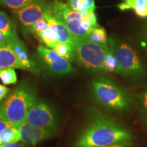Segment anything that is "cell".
I'll return each mask as SVG.
<instances>
[{
    "label": "cell",
    "mask_w": 147,
    "mask_h": 147,
    "mask_svg": "<svg viewBox=\"0 0 147 147\" xmlns=\"http://www.w3.org/2000/svg\"><path fill=\"white\" fill-rule=\"evenodd\" d=\"M117 61L114 55L113 48L110 47L109 51L106 53L104 63V71L113 72L117 71Z\"/></svg>",
    "instance_id": "obj_21"
},
{
    "label": "cell",
    "mask_w": 147,
    "mask_h": 147,
    "mask_svg": "<svg viewBox=\"0 0 147 147\" xmlns=\"http://www.w3.org/2000/svg\"><path fill=\"white\" fill-rule=\"evenodd\" d=\"M20 140L21 139L18 127H10L0 134V141L2 144L17 142Z\"/></svg>",
    "instance_id": "obj_19"
},
{
    "label": "cell",
    "mask_w": 147,
    "mask_h": 147,
    "mask_svg": "<svg viewBox=\"0 0 147 147\" xmlns=\"http://www.w3.org/2000/svg\"><path fill=\"white\" fill-rule=\"evenodd\" d=\"M49 10L47 13L45 14V15L43 17L38 20V21H36L34 25L31 27V28L29 30L31 31V32L33 34L35 35L37 38H39L40 35L48 27V13L51 11Z\"/></svg>",
    "instance_id": "obj_22"
},
{
    "label": "cell",
    "mask_w": 147,
    "mask_h": 147,
    "mask_svg": "<svg viewBox=\"0 0 147 147\" xmlns=\"http://www.w3.org/2000/svg\"><path fill=\"white\" fill-rule=\"evenodd\" d=\"M53 50L69 63L74 60V51L72 46L65 43L58 42L53 48Z\"/></svg>",
    "instance_id": "obj_17"
},
{
    "label": "cell",
    "mask_w": 147,
    "mask_h": 147,
    "mask_svg": "<svg viewBox=\"0 0 147 147\" xmlns=\"http://www.w3.org/2000/svg\"><path fill=\"white\" fill-rule=\"evenodd\" d=\"M18 127L20 139L22 142L25 144L32 145L34 147L41 141L51 138L54 132L51 130L37 127L27 122H25Z\"/></svg>",
    "instance_id": "obj_10"
},
{
    "label": "cell",
    "mask_w": 147,
    "mask_h": 147,
    "mask_svg": "<svg viewBox=\"0 0 147 147\" xmlns=\"http://www.w3.org/2000/svg\"><path fill=\"white\" fill-rule=\"evenodd\" d=\"M50 10V5L45 0H33L26 6L14 12L21 25L29 30L36 21L43 17Z\"/></svg>",
    "instance_id": "obj_8"
},
{
    "label": "cell",
    "mask_w": 147,
    "mask_h": 147,
    "mask_svg": "<svg viewBox=\"0 0 147 147\" xmlns=\"http://www.w3.org/2000/svg\"><path fill=\"white\" fill-rule=\"evenodd\" d=\"M33 0H0V3L14 11L20 10L31 3Z\"/></svg>",
    "instance_id": "obj_24"
},
{
    "label": "cell",
    "mask_w": 147,
    "mask_h": 147,
    "mask_svg": "<svg viewBox=\"0 0 147 147\" xmlns=\"http://www.w3.org/2000/svg\"><path fill=\"white\" fill-rule=\"evenodd\" d=\"M26 122L32 125L54 131L56 129V119L50 106L41 101H35L29 109Z\"/></svg>",
    "instance_id": "obj_7"
},
{
    "label": "cell",
    "mask_w": 147,
    "mask_h": 147,
    "mask_svg": "<svg viewBox=\"0 0 147 147\" xmlns=\"http://www.w3.org/2000/svg\"><path fill=\"white\" fill-rule=\"evenodd\" d=\"M141 106L142 109L144 112L145 114L147 115V90L143 93L141 97Z\"/></svg>",
    "instance_id": "obj_26"
},
{
    "label": "cell",
    "mask_w": 147,
    "mask_h": 147,
    "mask_svg": "<svg viewBox=\"0 0 147 147\" xmlns=\"http://www.w3.org/2000/svg\"><path fill=\"white\" fill-rule=\"evenodd\" d=\"M1 144H1V141H0V146H1Z\"/></svg>",
    "instance_id": "obj_30"
},
{
    "label": "cell",
    "mask_w": 147,
    "mask_h": 147,
    "mask_svg": "<svg viewBox=\"0 0 147 147\" xmlns=\"http://www.w3.org/2000/svg\"><path fill=\"white\" fill-rule=\"evenodd\" d=\"M7 45H8L11 49L13 50L15 55L17 57L21 65L23 66L24 69H29L31 70L32 69L33 63L29 57L28 53L24 44L20 40L18 37L14 38L9 42Z\"/></svg>",
    "instance_id": "obj_12"
},
{
    "label": "cell",
    "mask_w": 147,
    "mask_h": 147,
    "mask_svg": "<svg viewBox=\"0 0 147 147\" xmlns=\"http://www.w3.org/2000/svg\"><path fill=\"white\" fill-rule=\"evenodd\" d=\"M117 6L121 11L133 10L140 17H147V0H123Z\"/></svg>",
    "instance_id": "obj_13"
},
{
    "label": "cell",
    "mask_w": 147,
    "mask_h": 147,
    "mask_svg": "<svg viewBox=\"0 0 147 147\" xmlns=\"http://www.w3.org/2000/svg\"><path fill=\"white\" fill-rule=\"evenodd\" d=\"M0 147H1V146H0Z\"/></svg>",
    "instance_id": "obj_31"
},
{
    "label": "cell",
    "mask_w": 147,
    "mask_h": 147,
    "mask_svg": "<svg viewBox=\"0 0 147 147\" xmlns=\"http://www.w3.org/2000/svg\"><path fill=\"white\" fill-rule=\"evenodd\" d=\"M55 17L63 23L74 39H86L88 34L81 26L82 14L71 10L67 4L55 1L51 8Z\"/></svg>",
    "instance_id": "obj_5"
},
{
    "label": "cell",
    "mask_w": 147,
    "mask_h": 147,
    "mask_svg": "<svg viewBox=\"0 0 147 147\" xmlns=\"http://www.w3.org/2000/svg\"><path fill=\"white\" fill-rule=\"evenodd\" d=\"M0 32H4L10 36H17L16 27L7 14L0 11Z\"/></svg>",
    "instance_id": "obj_16"
},
{
    "label": "cell",
    "mask_w": 147,
    "mask_h": 147,
    "mask_svg": "<svg viewBox=\"0 0 147 147\" xmlns=\"http://www.w3.org/2000/svg\"><path fill=\"white\" fill-rule=\"evenodd\" d=\"M18 68L24 69L15 53L8 45H0V69Z\"/></svg>",
    "instance_id": "obj_11"
},
{
    "label": "cell",
    "mask_w": 147,
    "mask_h": 147,
    "mask_svg": "<svg viewBox=\"0 0 147 147\" xmlns=\"http://www.w3.org/2000/svg\"><path fill=\"white\" fill-rule=\"evenodd\" d=\"M0 80L3 84H15L17 82V76L14 68L0 69Z\"/></svg>",
    "instance_id": "obj_23"
},
{
    "label": "cell",
    "mask_w": 147,
    "mask_h": 147,
    "mask_svg": "<svg viewBox=\"0 0 147 147\" xmlns=\"http://www.w3.org/2000/svg\"><path fill=\"white\" fill-rule=\"evenodd\" d=\"M39 39L41 40L48 48L53 49L58 43L57 29L47 27V28L40 35Z\"/></svg>",
    "instance_id": "obj_20"
},
{
    "label": "cell",
    "mask_w": 147,
    "mask_h": 147,
    "mask_svg": "<svg viewBox=\"0 0 147 147\" xmlns=\"http://www.w3.org/2000/svg\"><path fill=\"white\" fill-rule=\"evenodd\" d=\"M67 5L71 10L83 14L87 12H94L95 0H67Z\"/></svg>",
    "instance_id": "obj_14"
},
{
    "label": "cell",
    "mask_w": 147,
    "mask_h": 147,
    "mask_svg": "<svg viewBox=\"0 0 147 147\" xmlns=\"http://www.w3.org/2000/svg\"><path fill=\"white\" fill-rule=\"evenodd\" d=\"M86 39L94 44L107 45L108 38L105 29L102 27H95L88 33Z\"/></svg>",
    "instance_id": "obj_15"
},
{
    "label": "cell",
    "mask_w": 147,
    "mask_h": 147,
    "mask_svg": "<svg viewBox=\"0 0 147 147\" xmlns=\"http://www.w3.org/2000/svg\"><path fill=\"white\" fill-rule=\"evenodd\" d=\"M131 140H123L121 141V142L115 143V144L110 145V146L102 147H131Z\"/></svg>",
    "instance_id": "obj_25"
},
{
    "label": "cell",
    "mask_w": 147,
    "mask_h": 147,
    "mask_svg": "<svg viewBox=\"0 0 147 147\" xmlns=\"http://www.w3.org/2000/svg\"><path fill=\"white\" fill-rule=\"evenodd\" d=\"M57 33L58 42L67 44V45L72 46L74 47V37L69 33L68 29L66 28L65 25L60 20H59L58 18H57Z\"/></svg>",
    "instance_id": "obj_18"
},
{
    "label": "cell",
    "mask_w": 147,
    "mask_h": 147,
    "mask_svg": "<svg viewBox=\"0 0 147 147\" xmlns=\"http://www.w3.org/2000/svg\"><path fill=\"white\" fill-rule=\"evenodd\" d=\"M108 45L94 44L87 39H74V60L82 67L91 72L104 71V63Z\"/></svg>",
    "instance_id": "obj_4"
},
{
    "label": "cell",
    "mask_w": 147,
    "mask_h": 147,
    "mask_svg": "<svg viewBox=\"0 0 147 147\" xmlns=\"http://www.w3.org/2000/svg\"><path fill=\"white\" fill-rule=\"evenodd\" d=\"M1 147H25V144L24 143H19V142H12L8 143V144H3L1 145Z\"/></svg>",
    "instance_id": "obj_29"
},
{
    "label": "cell",
    "mask_w": 147,
    "mask_h": 147,
    "mask_svg": "<svg viewBox=\"0 0 147 147\" xmlns=\"http://www.w3.org/2000/svg\"><path fill=\"white\" fill-rule=\"evenodd\" d=\"M14 126L10 123L7 122V121H3L2 119H0V134L3 131H4L5 129L10 127Z\"/></svg>",
    "instance_id": "obj_28"
},
{
    "label": "cell",
    "mask_w": 147,
    "mask_h": 147,
    "mask_svg": "<svg viewBox=\"0 0 147 147\" xmlns=\"http://www.w3.org/2000/svg\"><path fill=\"white\" fill-rule=\"evenodd\" d=\"M36 97L32 90L27 87H18L0 104V119L16 127L26 122L27 116Z\"/></svg>",
    "instance_id": "obj_2"
},
{
    "label": "cell",
    "mask_w": 147,
    "mask_h": 147,
    "mask_svg": "<svg viewBox=\"0 0 147 147\" xmlns=\"http://www.w3.org/2000/svg\"><path fill=\"white\" fill-rule=\"evenodd\" d=\"M9 91H10V89H8V87H6L4 85L0 84V102L4 98Z\"/></svg>",
    "instance_id": "obj_27"
},
{
    "label": "cell",
    "mask_w": 147,
    "mask_h": 147,
    "mask_svg": "<svg viewBox=\"0 0 147 147\" xmlns=\"http://www.w3.org/2000/svg\"><path fill=\"white\" fill-rule=\"evenodd\" d=\"M37 50L43 65L53 74L63 75L74 71L70 63L53 50L41 46L38 47Z\"/></svg>",
    "instance_id": "obj_9"
},
{
    "label": "cell",
    "mask_w": 147,
    "mask_h": 147,
    "mask_svg": "<svg viewBox=\"0 0 147 147\" xmlns=\"http://www.w3.org/2000/svg\"><path fill=\"white\" fill-rule=\"evenodd\" d=\"M117 61V72L125 76H136L144 71V67L138 55L131 47L122 43L113 47Z\"/></svg>",
    "instance_id": "obj_6"
},
{
    "label": "cell",
    "mask_w": 147,
    "mask_h": 147,
    "mask_svg": "<svg viewBox=\"0 0 147 147\" xmlns=\"http://www.w3.org/2000/svg\"><path fill=\"white\" fill-rule=\"evenodd\" d=\"M131 134L113 119L97 114L76 141V147H102L131 140Z\"/></svg>",
    "instance_id": "obj_1"
},
{
    "label": "cell",
    "mask_w": 147,
    "mask_h": 147,
    "mask_svg": "<svg viewBox=\"0 0 147 147\" xmlns=\"http://www.w3.org/2000/svg\"><path fill=\"white\" fill-rule=\"evenodd\" d=\"M91 92L95 102L108 110L122 111L129 106V99L124 90L108 78L93 80Z\"/></svg>",
    "instance_id": "obj_3"
}]
</instances>
